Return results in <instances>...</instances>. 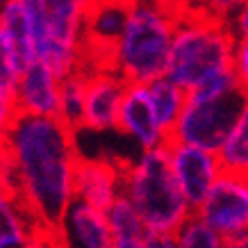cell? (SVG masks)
<instances>
[{"instance_id":"12","label":"cell","mask_w":248,"mask_h":248,"mask_svg":"<svg viewBox=\"0 0 248 248\" xmlns=\"http://www.w3.org/2000/svg\"><path fill=\"white\" fill-rule=\"evenodd\" d=\"M66 248H114V237L107 217L73 198L64 223Z\"/></svg>"},{"instance_id":"20","label":"cell","mask_w":248,"mask_h":248,"mask_svg":"<svg viewBox=\"0 0 248 248\" xmlns=\"http://www.w3.org/2000/svg\"><path fill=\"white\" fill-rule=\"evenodd\" d=\"M230 25H232L237 41H248V2L239 5L237 14H234V21H230Z\"/></svg>"},{"instance_id":"17","label":"cell","mask_w":248,"mask_h":248,"mask_svg":"<svg viewBox=\"0 0 248 248\" xmlns=\"http://www.w3.org/2000/svg\"><path fill=\"white\" fill-rule=\"evenodd\" d=\"M18 82H21V71L16 64L14 46L5 28L0 25V96L7 100L12 109L16 103V93H18Z\"/></svg>"},{"instance_id":"9","label":"cell","mask_w":248,"mask_h":248,"mask_svg":"<svg viewBox=\"0 0 248 248\" xmlns=\"http://www.w3.org/2000/svg\"><path fill=\"white\" fill-rule=\"evenodd\" d=\"M60 87L62 80L44 62H34L18 82L14 114H30L44 119H60Z\"/></svg>"},{"instance_id":"19","label":"cell","mask_w":248,"mask_h":248,"mask_svg":"<svg viewBox=\"0 0 248 248\" xmlns=\"http://www.w3.org/2000/svg\"><path fill=\"white\" fill-rule=\"evenodd\" d=\"M232 71H234V78H237L239 87L248 91V41H237Z\"/></svg>"},{"instance_id":"4","label":"cell","mask_w":248,"mask_h":248,"mask_svg":"<svg viewBox=\"0 0 248 248\" xmlns=\"http://www.w3.org/2000/svg\"><path fill=\"white\" fill-rule=\"evenodd\" d=\"M178 28V5L135 2L119 46V76L125 84H148L166 76L173 37Z\"/></svg>"},{"instance_id":"21","label":"cell","mask_w":248,"mask_h":248,"mask_svg":"<svg viewBox=\"0 0 248 248\" xmlns=\"http://www.w3.org/2000/svg\"><path fill=\"white\" fill-rule=\"evenodd\" d=\"M146 248H182L178 234H151L146 239Z\"/></svg>"},{"instance_id":"6","label":"cell","mask_w":248,"mask_h":248,"mask_svg":"<svg viewBox=\"0 0 248 248\" xmlns=\"http://www.w3.org/2000/svg\"><path fill=\"white\" fill-rule=\"evenodd\" d=\"M196 214L226 241L248 237V173L223 169Z\"/></svg>"},{"instance_id":"23","label":"cell","mask_w":248,"mask_h":248,"mask_svg":"<svg viewBox=\"0 0 248 248\" xmlns=\"http://www.w3.org/2000/svg\"><path fill=\"white\" fill-rule=\"evenodd\" d=\"M114 248H146V239H141V237H114Z\"/></svg>"},{"instance_id":"11","label":"cell","mask_w":248,"mask_h":248,"mask_svg":"<svg viewBox=\"0 0 248 248\" xmlns=\"http://www.w3.org/2000/svg\"><path fill=\"white\" fill-rule=\"evenodd\" d=\"M125 80L116 73H93L87 84V125L89 130H107L119 125Z\"/></svg>"},{"instance_id":"14","label":"cell","mask_w":248,"mask_h":248,"mask_svg":"<svg viewBox=\"0 0 248 248\" xmlns=\"http://www.w3.org/2000/svg\"><path fill=\"white\" fill-rule=\"evenodd\" d=\"M148 93H151L155 119H157L159 128L164 132V139H169V137L173 135L175 125H178L185 107H187V91L180 89L178 84H173L171 80L164 76V78H159V80L148 84Z\"/></svg>"},{"instance_id":"7","label":"cell","mask_w":248,"mask_h":248,"mask_svg":"<svg viewBox=\"0 0 248 248\" xmlns=\"http://www.w3.org/2000/svg\"><path fill=\"white\" fill-rule=\"evenodd\" d=\"M171 159L173 175L180 185V191L185 201L189 203L191 212H198L201 205L207 201L212 187L217 185L218 175L223 173V164L218 155L194 146H185V143L169 141L164 143Z\"/></svg>"},{"instance_id":"24","label":"cell","mask_w":248,"mask_h":248,"mask_svg":"<svg viewBox=\"0 0 248 248\" xmlns=\"http://www.w3.org/2000/svg\"><path fill=\"white\" fill-rule=\"evenodd\" d=\"M226 246H228V244H226ZM228 248H244V246H228Z\"/></svg>"},{"instance_id":"15","label":"cell","mask_w":248,"mask_h":248,"mask_svg":"<svg viewBox=\"0 0 248 248\" xmlns=\"http://www.w3.org/2000/svg\"><path fill=\"white\" fill-rule=\"evenodd\" d=\"M93 73L76 68L60 87V121L71 132H78L87 125V84Z\"/></svg>"},{"instance_id":"10","label":"cell","mask_w":248,"mask_h":248,"mask_svg":"<svg viewBox=\"0 0 248 248\" xmlns=\"http://www.w3.org/2000/svg\"><path fill=\"white\" fill-rule=\"evenodd\" d=\"M116 130L132 135L146 151H155L159 146H164V132L155 119L151 93H148L146 84H128L125 87Z\"/></svg>"},{"instance_id":"13","label":"cell","mask_w":248,"mask_h":248,"mask_svg":"<svg viewBox=\"0 0 248 248\" xmlns=\"http://www.w3.org/2000/svg\"><path fill=\"white\" fill-rule=\"evenodd\" d=\"M0 25L5 28V32L12 39L16 53V64L21 76L37 62V53H34V44H32V32H30V21H28V12H25V0H12L5 2V7L0 9Z\"/></svg>"},{"instance_id":"5","label":"cell","mask_w":248,"mask_h":248,"mask_svg":"<svg viewBox=\"0 0 248 248\" xmlns=\"http://www.w3.org/2000/svg\"><path fill=\"white\" fill-rule=\"evenodd\" d=\"M248 107V91L234 87L212 100H187L173 135L166 139L218 155Z\"/></svg>"},{"instance_id":"22","label":"cell","mask_w":248,"mask_h":248,"mask_svg":"<svg viewBox=\"0 0 248 248\" xmlns=\"http://www.w3.org/2000/svg\"><path fill=\"white\" fill-rule=\"evenodd\" d=\"M12 116H14V109L9 107V103L0 96V146L5 143V137H7L9 123H12Z\"/></svg>"},{"instance_id":"16","label":"cell","mask_w":248,"mask_h":248,"mask_svg":"<svg viewBox=\"0 0 248 248\" xmlns=\"http://www.w3.org/2000/svg\"><path fill=\"white\" fill-rule=\"evenodd\" d=\"M105 217L107 223H109V230H112V237H141V239H148V234H151L146 223L141 221V217L137 214L132 203L123 194H119L112 210L107 212Z\"/></svg>"},{"instance_id":"8","label":"cell","mask_w":248,"mask_h":248,"mask_svg":"<svg viewBox=\"0 0 248 248\" xmlns=\"http://www.w3.org/2000/svg\"><path fill=\"white\" fill-rule=\"evenodd\" d=\"M128 164H109L105 159H78L76 180H73V198L87 203L100 214L112 210L119 198L116 189L121 187L123 169Z\"/></svg>"},{"instance_id":"1","label":"cell","mask_w":248,"mask_h":248,"mask_svg":"<svg viewBox=\"0 0 248 248\" xmlns=\"http://www.w3.org/2000/svg\"><path fill=\"white\" fill-rule=\"evenodd\" d=\"M5 146L28 207L46 230L64 232L76 166L82 157L76 148V132L60 119L14 114Z\"/></svg>"},{"instance_id":"18","label":"cell","mask_w":248,"mask_h":248,"mask_svg":"<svg viewBox=\"0 0 248 248\" xmlns=\"http://www.w3.org/2000/svg\"><path fill=\"white\" fill-rule=\"evenodd\" d=\"M218 159L226 171H241L248 173V107L239 119L237 128L232 130L230 139L218 153Z\"/></svg>"},{"instance_id":"2","label":"cell","mask_w":248,"mask_h":248,"mask_svg":"<svg viewBox=\"0 0 248 248\" xmlns=\"http://www.w3.org/2000/svg\"><path fill=\"white\" fill-rule=\"evenodd\" d=\"M234 48L232 25L218 9L178 5V28L166 78L189 93L212 78L230 73Z\"/></svg>"},{"instance_id":"3","label":"cell","mask_w":248,"mask_h":248,"mask_svg":"<svg viewBox=\"0 0 248 248\" xmlns=\"http://www.w3.org/2000/svg\"><path fill=\"white\" fill-rule=\"evenodd\" d=\"M121 187L151 234H178L194 214L173 175L166 146L146 151L135 166H125Z\"/></svg>"}]
</instances>
